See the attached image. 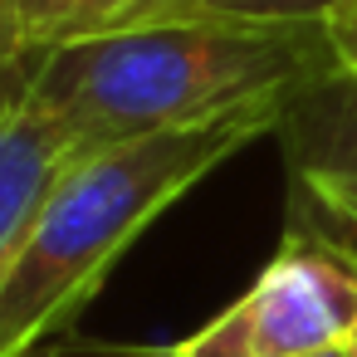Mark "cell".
<instances>
[{
    "label": "cell",
    "mask_w": 357,
    "mask_h": 357,
    "mask_svg": "<svg viewBox=\"0 0 357 357\" xmlns=\"http://www.w3.org/2000/svg\"><path fill=\"white\" fill-rule=\"evenodd\" d=\"M337 64L318 25H137L0 64V93L64 118L84 152L294 103Z\"/></svg>",
    "instance_id": "6da1fadb"
},
{
    "label": "cell",
    "mask_w": 357,
    "mask_h": 357,
    "mask_svg": "<svg viewBox=\"0 0 357 357\" xmlns=\"http://www.w3.org/2000/svg\"><path fill=\"white\" fill-rule=\"evenodd\" d=\"M289 103H264L196 128H167L84 152L0 264V357H35L74 328L113 264L215 167L279 128Z\"/></svg>",
    "instance_id": "7a4b0ae2"
},
{
    "label": "cell",
    "mask_w": 357,
    "mask_h": 357,
    "mask_svg": "<svg viewBox=\"0 0 357 357\" xmlns=\"http://www.w3.org/2000/svg\"><path fill=\"white\" fill-rule=\"evenodd\" d=\"M352 328L357 245L294 220L259 279L176 347L181 357H308L342 347Z\"/></svg>",
    "instance_id": "3957f363"
},
{
    "label": "cell",
    "mask_w": 357,
    "mask_h": 357,
    "mask_svg": "<svg viewBox=\"0 0 357 357\" xmlns=\"http://www.w3.org/2000/svg\"><path fill=\"white\" fill-rule=\"evenodd\" d=\"M274 137L294 186V220L357 245V74L333 69L308 84Z\"/></svg>",
    "instance_id": "277c9868"
},
{
    "label": "cell",
    "mask_w": 357,
    "mask_h": 357,
    "mask_svg": "<svg viewBox=\"0 0 357 357\" xmlns=\"http://www.w3.org/2000/svg\"><path fill=\"white\" fill-rule=\"evenodd\" d=\"M79 157L84 147L64 118L35 98L0 93V264L25 245L35 215Z\"/></svg>",
    "instance_id": "5b68a950"
},
{
    "label": "cell",
    "mask_w": 357,
    "mask_h": 357,
    "mask_svg": "<svg viewBox=\"0 0 357 357\" xmlns=\"http://www.w3.org/2000/svg\"><path fill=\"white\" fill-rule=\"evenodd\" d=\"M128 6L132 0H0V64L69 40L108 35Z\"/></svg>",
    "instance_id": "8992f818"
},
{
    "label": "cell",
    "mask_w": 357,
    "mask_h": 357,
    "mask_svg": "<svg viewBox=\"0 0 357 357\" xmlns=\"http://www.w3.org/2000/svg\"><path fill=\"white\" fill-rule=\"evenodd\" d=\"M347 0H132L113 30L137 25H318Z\"/></svg>",
    "instance_id": "52a82bcc"
},
{
    "label": "cell",
    "mask_w": 357,
    "mask_h": 357,
    "mask_svg": "<svg viewBox=\"0 0 357 357\" xmlns=\"http://www.w3.org/2000/svg\"><path fill=\"white\" fill-rule=\"evenodd\" d=\"M328 35H333L337 64L357 74V0H347L342 10H333V15H328Z\"/></svg>",
    "instance_id": "ba28073f"
},
{
    "label": "cell",
    "mask_w": 357,
    "mask_h": 357,
    "mask_svg": "<svg viewBox=\"0 0 357 357\" xmlns=\"http://www.w3.org/2000/svg\"><path fill=\"white\" fill-rule=\"evenodd\" d=\"M118 357H181V347H123Z\"/></svg>",
    "instance_id": "9c48e42d"
},
{
    "label": "cell",
    "mask_w": 357,
    "mask_h": 357,
    "mask_svg": "<svg viewBox=\"0 0 357 357\" xmlns=\"http://www.w3.org/2000/svg\"><path fill=\"white\" fill-rule=\"evenodd\" d=\"M308 357H352V352H347V342H342V347H323V352H308Z\"/></svg>",
    "instance_id": "30bf717a"
},
{
    "label": "cell",
    "mask_w": 357,
    "mask_h": 357,
    "mask_svg": "<svg viewBox=\"0 0 357 357\" xmlns=\"http://www.w3.org/2000/svg\"><path fill=\"white\" fill-rule=\"evenodd\" d=\"M347 352H352V357H357V328H352V337H347Z\"/></svg>",
    "instance_id": "8fae6325"
}]
</instances>
